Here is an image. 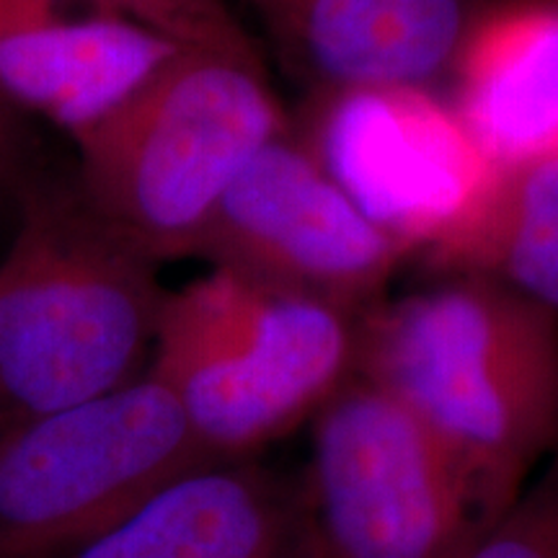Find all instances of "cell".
<instances>
[{
    "instance_id": "cell-11",
    "label": "cell",
    "mask_w": 558,
    "mask_h": 558,
    "mask_svg": "<svg viewBox=\"0 0 558 558\" xmlns=\"http://www.w3.org/2000/svg\"><path fill=\"white\" fill-rule=\"evenodd\" d=\"M445 81L497 169L558 158V0H476Z\"/></svg>"
},
{
    "instance_id": "cell-5",
    "label": "cell",
    "mask_w": 558,
    "mask_h": 558,
    "mask_svg": "<svg viewBox=\"0 0 558 558\" xmlns=\"http://www.w3.org/2000/svg\"><path fill=\"white\" fill-rule=\"evenodd\" d=\"M148 373L0 432V558H58L120 525L173 478L215 463Z\"/></svg>"
},
{
    "instance_id": "cell-2",
    "label": "cell",
    "mask_w": 558,
    "mask_h": 558,
    "mask_svg": "<svg viewBox=\"0 0 558 558\" xmlns=\"http://www.w3.org/2000/svg\"><path fill=\"white\" fill-rule=\"evenodd\" d=\"M88 205L41 184L0 259V429L78 407L148 373L166 288Z\"/></svg>"
},
{
    "instance_id": "cell-13",
    "label": "cell",
    "mask_w": 558,
    "mask_h": 558,
    "mask_svg": "<svg viewBox=\"0 0 558 558\" xmlns=\"http://www.w3.org/2000/svg\"><path fill=\"white\" fill-rule=\"evenodd\" d=\"M418 259L437 277L488 279L558 313V158L497 169L469 218Z\"/></svg>"
},
{
    "instance_id": "cell-17",
    "label": "cell",
    "mask_w": 558,
    "mask_h": 558,
    "mask_svg": "<svg viewBox=\"0 0 558 558\" xmlns=\"http://www.w3.org/2000/svg\"><path fill=\"white\" fill-rule=\"evenodd\" d=\"M0 432H3V429H0Z\"/></svg>"
},
{
    "instance_id": "cell-4",
    "label": "cell",
    "mask_w": 558,
    "mask_h": 558,
    "mask_svg": "<svg viewBox=\"0 0 558 558\" xmlns=\"http://www.w3.org/2000/svg\"><path fill=\"white\" fill-rule=\"evenodd\" d=\"M360 313L209 269L169 290L148 375L220 460L254 458L357 375Z\"/></svg>"
},
{
    "instance_id": "cell-12",
    "label": "cell",
    "mask_w": 558,
    "mask_h": 558,
    "mask_svg": "<svg viewBox=\"0 0 558 558\" xmlns=\"http://www.w3.org/2000/svg\"><path fill=\"white\" fill-rule=\"evenodd\" d=\"M177 52L169 39L128 19L54 16L0 34V88L75 140L135 96Z\"/></svg>"
},
{
    "instance_id": "cell-3",
    "label": "cell",
    "mask_w": 558,
    "mask_h": 558,
    "mask_svg": "<svg viewBox=\"0 0 558 558\" xmlns=\"http://www.w3.org/2000/svg\"><path fill=\"white\" fill-rule=\"evenodd\" d=\"M288 128L264 62L179 50L120 109L75 137V184L156 264L197 256L233 181Z\"/></svg>"
},
{
    "instance_id": "cell-14",
    "label": "cell",
    "mask_w": 558,
    "mask_h": 558,
    "mask_svg": "<svg viewBox=\"0 0 558 558\" xmlns=\"http://www.w3.org/2000/svg\"><path fill=\"white\" fill-rule=\"evenodd\" d=\"M96 13L128 19L169 39L179 50H202L264 62L230 0H83Z\"/></svg>"
},
{
    "instance_id": "cell-9",
    "label": "cell",
    "mask_w": 558,
    "mask_h": 558,
    "mask_svg": "<svg viewBox=\"0 0 558 558\" xmlns=\"http://www.w3.org/2000/svg\"><path fill=\"white\" fill-rule=\"evenodd\" d=\"M308 90L448 78L476 0H243Z\"/></svg>"
},
{
    "instance_id": "cell-1",
    "label": "cell",
    "mask_w": 558,
    "mask_h": 558,
    "mask_svg": "<svg viewBox=\"0 0 558 558\" xmlns=\"http://www.w3.org/2000/svg\"><path fill=\"white\" fill-rule=\"evenodd\" d=\"M357 375L414 414L494 525L558 450V313L442 275L360 318Z\"/></svg>"
},
{
    "instance_id": "cell-10",
    "label": "cell",
    "mask_w": 558,
    "mask_h": 558,
    "mask_svg": "<svg viewBox=\"0 0 558 558\" xmlns=\"http://www.w3.org/2000/svg\"><path fill=\"white\" fill-rule=\"evenodd\" d=\"M58 558H313L300 481L254 458L173 478L130 518Z\"/></svg>"
},
{
    "instance_id": "cell-6",
    "label": "cell",
    "mask_w": 558,
    "mask_h": 558,
    "mask_svg": "<svg viewBox=\"0 0 558 558\" xmlns=\"http://www.w3.org/2000/svg\"><path fill=\"white\" fill-rule=\"evenodd\" d=\"M308 424L298 481L313 558H465L492 527L424 424L360 375Z\"/></svg>"
},
{
    "instance_id": "cell-8",
    "label": "cell",
    "mask_w": 558,
    "mask_h": 558,
    "mask_svg": "<svg viewBox=\"0 0 558 558\" xmlns=\"http://www.w3.org/2000/svg\"><path fill=\"white\" fill-rule=\"evenodd\" d=\"M197 256L360 316L386 298L388 282L411 259L349 199L292 124L233 181Z\"/></svg>"
},
{
    "instance_id": "cell-7",
    "label": "cell",
    "mask_w": 558,
    "mask_h": 558,
    "mask_svg": "<svg viewBox=\"0 0 558 558\" xmlns=\"http://www.w3.org/2000/svg\"><path fill=\"white\" fill-rule=\"evenodd\" d=\"M290 124L411 259L448 239L497 173L448 96L432 86L308 90Z\"/></svg>"
},
{
    "instance_id": "cell-15",
    "label": "cell",
    "mask_w": 558,
    "mask_h": 558,
    "mask_svg": "<svg viewBox=\"0 0 558 558\" xmlns=\"http://www.w3.org/2000/svg\"><path fill=\"white\" fill-rule=\"evenodd\" d=\"M465 558H558V450Z\"/></svg>"
},
{
    "instance_id": "cell-16",
    "label": "cell",
    "mask_w": 558,
    "mask_h": 558,
    "mask_svg": "<svg viewBox=\"0 0 558 558\" xmlns=\"http://www.w3.org/2000/svg\"><path fill=\"white\" fill-rule=\"evenodd\" d=\"M62 0H0V34L60 16Z\"/></svg>"
}]
</instances>
